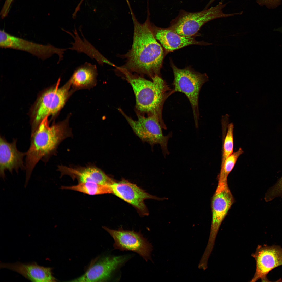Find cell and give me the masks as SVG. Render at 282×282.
Masks as SVG:
<instances>
[{
  "label": "cell",
  "mask_w": 282,
  "mask_h": 282,
  "mask_svg": "<svg viewBox=\"0 0 282 282\" xmlns=\"http://www.w3.org/2000/svg\"><path fill=\"white\" fill-rule=\"evenodd\" d=\"M129 255L108 256L93 262L83 275L71 282H102L109 279L113 274L130 258Z\"/></svg>",
  "instance_id": "8fae6325"
},
{
  "label": "cell",
  "mask_w": 282,
  "mask_h": 282,
  "mask_svg": "<svg viewBox=\"0 0 282 282\" xmlns=\"http://www.w3.org/2000/svg\"><path fill=\"white\" fill-rule=\"evenodd\" d=\"M13 0H6L0 13L2 19L4 18L8 15L10 7Z\"/></svg>",
  "instance_id": "cb8c5ba5"
},
{
  "label": "cell",
  "mask_w": 282,
  "mask_h": 282,
  "mask_svg": "<svg viewBox=\"0 0 282 282\" xmlns=\"http://www.w3.org/2000/svg\"><path fill=\"white\" fill-rule=\"evenodd\" d=\"M57 170L61 172V176L68 175L73 179H77L79 183L92 182L110 185L115 182L94 165L74 167L61 165L58 166Z\"/></svg>",
  "instance_id": "9a60e30c"
},
{
  "label": "cell",
  "mask_w": 282,
  "mask_h": 282,
  "mask_svg": "<svg viewBox=\"0 0 282 282\" xmlns=\"http://www.w3.org/2000/svg\"><path fill=\"white\" fill-rule=\"evenodd\" d=\"M103 228L113 238L115 249L132 251L138 254L146 261L151 260L152 246L140 232L124 230L121 228L118 230L105 226Z\"/></svg>",
  "instance_id": "9c48e42d"
},
{
  "label": "cell",
  "mask_w": 282,
  "mask_h": 282,
  "mask_svg": "<svg viewBox=\"0 0 282 282\" xmlns=\"http://www.w3.org/2000/svg\"><path fill=\"white\" fill-rule=\"evenodd\" d=\"M234 202L227 181L218 182L212 200V220L209 239L205 250L212 252L220 226Z\"/></svg>",
  "instance_id": "ba28073f"
},
{
  "label": "cell",
  "mask_w": 282,
  "mask_h": 282,
  "mask_svg": "<svg viewBox=\"0 0 282 282\" xmlns=\"http://www.w3.org/2000/svg\"><path fill=\"white\" fill-rule=\"evenodd\" d=\"M116 69L132 87L135 97L136 114L155 116L163 125H165L162 118L163 105L166 99L174 93L173 89L159 75L151 81L120 67Z\"/></svg>",
  "instance_id": "3957f363"
},
{
  "label": "cell",
  "mask_w": 282,
  "mask_h": 282,
  "mask_svg": "<svg viewBox=\"0 0 282 282\" xmlns=\"http://www.w3.org/2000/svg\"><path fill=\"white\" fill-rule=\"evenodd\" d=\"M152 29L156 39L168 51H172L191 45H208L211 44L197 41L192 36L180 35L169 28H160L152 24Z\"/></svg>",
  "instance_id": "2e32d148"
},
{
  "label": "cell",
  "mask_w": 282,
  "mask_h": 282,
  "mask_svg": "<svg viewBox=\"0 0 282 282\" xmlns=\"http://www.w3.org/2000/svg\"><path fill=\"white\" fill-rule=\"evenodd\" d=\"M60 80L59 78L56 84L43 93L37 100L32 110L31 135L44 118L57 114L74 93L69 80L59 87Z\"/></svg>",
  "instance_id": "277c9868"
},
{
  "label": "cell",
  "mask_w": 282,
  "mask_h": 282,
  "mask_svg": "<svg viewBox=\"0 0 282 282\" xmlns=\"http://www.w3.org/2000/svg\"><path fill=\"white\" fill-rule=\"evenodd\" d=\"M226 4L220 2L216 6L200 11L190 12L181 11L171 23L169 28L180 35L193 36L207 22L218 18L232 16L240 13L226 14L223 11Z\"/></svg>",
  "instance_id": "5b68a950"
},
{
  "label": "cell",
  "mask_w": 282,
  "mask_h": 282,
  "mask_svg": "<svg viewBox=\"0 0 282 282\" xmlns=\"http://www.w3.org/2000/svg\"><path fill=\"white\" fill-rule=\"evenodd\" d=\"M62 189L74 190L91 195L112 193L110 185L92 182L79 183L71 186H62Z\"/></svg>",
  "instance_id": "ffe728a7"
},
{
  "label": "cell",
  "mask_w": 282,
  "mask_h": 282,
  "mask_svg": "<svg viewBox=\"0 0 282 282\" xmlns=\"http://www.w3.org/2000/svg\"><path fill=\"white\" fill-rule=\"evenodd\" d=\"M278 30H279L280 31L282 32V27L278 29Z\"/></svg>",
  "instance_id": "83f0119b"
},
{
  "label": "cell",
  "mask_w": 282,
  "mask_h": 282,
  "mask_svg": "<svg viewBox=\"0 0 282 282\" xmlns=\"http://www.w3.org/2000/svg\"><path fill=\"white\" fill-rule=\"evenodd\" d=\"M0 46L26 51L42 60L56 54L59 58L58 64L63 60L64 52L68 49L57 48L50 44L44 45L29 41L10 34L4 30L0 31Z\"/></svg>",
  "instance_id": "30bf717a"
},
{
  "label": "cell",
  "mask_w": 282,
  "mask_h": 282,
  "mask_svg": "<svg viewBox=\"0 0 282 282\" xmlns=\"http://www.w3.org/2000/svg\"><path fill=\"white\" fill-rule=\"evenodd\" d=\"M215 0H210V1L209 2V3L208 4V5L207 6V7H208V6L209 5L211 4Z\"/></svg>",
  "instance_id": "4316f807"
},
{
  "label": "cell",
  "mask_w": 282,
  "mask_h": 282,
  "mask_svg": "<svg viewBox=\"0 0 282 282\" xmlns=\"http://www.w3.org/2000/svg\"><path fill=\"white\" fill-rule=\"evenodd\" d=\"M281 0H257V2L260 4L267 5H274L277 4Z\"/></svg>",
  "instance_id": "d4e9b609"
},
{
  "label": "cell",
  "mask_w": 282,
  "mask_h": 282,
  "mask_svg": "<svg viewBox=\"0 0 282 282\" xmlns=\"http://www.w3.org/2000/svg\"><path fill=\"white\" fill-rule=\"evenodd\" d=\"M143 24L133 17V39L131 49L124 55L125 64L120 67L132 73L145 75L151 79L159 75L164 57L161 45L154 35L149 15Z\"/></svg>",
  "instance_id": "6da1fadb"
},
{
  "label": "cell",
  "mask_w": 282,
  "mask_h": 282,
  "mask_svg": "<svg viewBox=\"0 0 282 282\" xmlns=\"http://www.w3.org/2000/svg\"><path fill=\"white\" fill-rule=\"evenodd\" d=\"M171 65L174 76L173 91L183 93L187 98L192 107L195 126L197 128L199 93L203 85L209 80L208 77L205 73H199L190 68L181 69Z\"/></svg>",
  "instance_id": "8992f818"
},
{
  "label": "cell",
  "mask_w": 282,
  "mask_h": 282,
  "mask_svg": "<svg viewBox=\"0 0 282 282\" xmlns=\"http://www.w3.org/2000/svg\"><path fill=\"white\" fill-rule=\"evenodd\" d=\"M118 111L126 120L135 134L143 141L153 146L160 145L165 157L169 155L168 143L172 136L171 132L167 135H163L162 124L158 118L154 115L146 116L136 113L138 119L133 120L127 115L120 108Z\"/></svg>",
  "instance_id": "52a82bcc"
},
{
  "label": "cell",
  "mask_w": 282,
  "mask_h": 282,
  "mask_svg": "<svg viewBox=\"0 0 282 282\" xmlns=\"http://www.w3.org/2000/svg\"><path fill=\"white\" fill-rule=\"evenodd\" d=\"M110 186L113 193L133 205L142 215H148L149 214L144 202L145 200L152 199L162 201L167 199L150 195L135 184L124 179L118 182L115 181Z\"/></svg>",
  "instance_id": "7c38bea8"
},
{
  "label": "cell",
  "mask_w": 282,
  "mask_h": 282,
  "mask_svg": "<svg viewBox=\"0 0 282 282\" xmlns=\"http://www.w3.org/2000/svg\"><path fill=\"white\" fill-rule=\"evenodd\" d=\"M1 268H6L15 271L27 279L33 282H56L52 269L38 265L36 262L24 263L20 262L13 263H0Z\"/></svg>",
  "instance_id": "e0dca14e"
},
{
  "label": "cell",
  "mask_w": 282,
  "mask_h": 282,
  "mask_svg": "<svg viewBox=\"0 0 282 282\" xmlns=\"http://www.w3.org/2000/svg\"><path fill=\"white\" fill-rule=\"evenodd\" d=\"M227 131L223 144V150L221 164V168L225 160L233 152V131L234 125L231 123L228 124Z\"/></svg>",
  "instance_id": "7402d4cb"
},
{
  "label": "cell",
  "mask_w": 282,
  "mask_h": 282,
  "mask_svg": "<svg viewBox=\"0 0 282 282\" xmlns=\"http://www.w3.org/2000/svg\"><path fill=\"white\" fill-rule=\"evenodd\" d=\"M48 116L41 121L31 135L30 145L26 152L25 186L28 184L32 172L40 160L46 163L53 155L56 154L58 147L63 140L72 136L69 125L70 115L63 121L50 126Z\"/></svg>",
  "instance_id": "7a4b0ae2"
},
{
  "label": "cell",
  "mask_w": 282,
  "mask_h": 282,
  "mask_svg": "<svg viewBox=\"0 0 282 282\" xmlns=\"http://www.w3.org/2000/svg\"><path fill=\"white\" fill-rule=\"evenodd\" d=\"M84 0H80L78 5L76 7V8L78 9H80V7Z\"/></svg>",
  "instance_id": "484cf974"
},
{
  "label": "cell",
  "mask_w": 282,
  "mask_h": 282,
  "mask_svg": "<svg viewBox=\"0 0 282 282\" xmlns=\"http://www.w3.org/2000/svg\"><path fill=\"white\" fill-rule=\"evenodd\" d=\"M81 34L83 37L82 39L75 28L73 30V34L69 31L63 30L71 35L74 39V42H71L72 46L68 49L76 51L78 52L84 53L87 55L92 59H94L98 63L101 65L106 64L115 67V65L103 56L84 37L82 33L81 29H80Z\"/></svg>",
  "instance_id": "d6986e66"
},
{
  "label": "cell",
  "mask_w": 282,
  "mask_h": 282,
  "mask_svg": "<svg viewBox=\"0 0 282 282\" xmlns=\"http://www.w3.org/2000/svg\"><path fill=\"white\" fill-rule=\"evenodd\" d=\"M279 197H282V177L267 190L265 199L268 202Z\"/></svg>",
  "instance_id": "603a6c76"
},
{
  "label": "cell",
  "mask_w": 282,
  "mask_h": 282,
  "mask_svg": "<svg viewBox=\"0 0 282 282\" xmlns=\"http://www.w3.org/2000/svg\"><path fill=\"white\" fill-rule=\"evenodd\" d=\"M243 152L242 149L240 148L237 151L232 153L226 158L223 166L221 168L218 182L227 181L228 174L233 168L237 159Z\"/></svg>",
  "instance_id": "44dd1931"
},
{
  "label": "cell",
  "mask_w": 282,
  "mask_h": 282,
  "mask_svg": "<svg viewBox=\"0 0 282 282\" xmlns=\"http://www.w3.org/2000/svg\"><path fill=\"white\" fill-rule=\"evenodd\" d=\"M97 75L95 64L86 62L78 67L69 80L72 90L74 92L78 90L93 88L97 84Z\"/></svg>",
  "instance_id": "ac0fdd59"
},
{
  "label": "cell",
  "mask_w": 282,
  "mask_h": 282,
  "mask_svg": "<svg viewBox=\"0 0 282 282\" xmlns=\"http://www.w3.org/2000/svg\"><path fill=\"white\" fill-rule=\"evenodd\" d=\"M17 142V139L13 138L11 142H8L4 137L0 136V176L3 180L6 170L11 173L15 170L17 173L19 169L25 170L24 158L26 153L18 150Z\"/></svg>",
  "instance_id": "5bb4252c"
},
{
  "label": "cell",
  "mask_w": 282,
  "mask_h": 282,
  "mask_svg": "<svg viewBox=\"0 0 282 282\" xmlns=\"http://www.w3.org/2000/svg\"><path fill=\"white\" fill-rule=\"evenodd\" d=\"M256 261L255 272L251 282L261 279L262 281H269L267 277L272 270L282 265V248L280 246L258 245L252 254Z\"/></svg>",
  "instance_id": "4fadbf2b"
}]
</instances>
